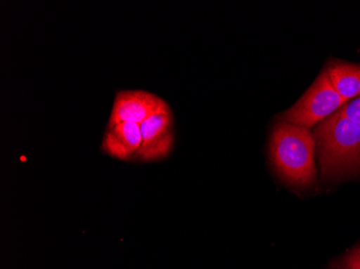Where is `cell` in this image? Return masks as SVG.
<instances>
[{
  "mask_svg": "<svg viewBox=\"0 0 360 269\" xmlns=\"http://www.w3.org/2000/svg\"><path fill=\"white\" fill-rule=\"evenodd\" d=\"M316 143L312 131L290 123H277L270 139V155L275 171L293 187H309L316 180Z\"/></svg>",
  "mask_w": 360,
  "mask_h": 269,
  "instance_id": "1",
  "label": "cell"
},
{
  "mask_svg": "<svg viewBox=\"0 0 360 269\" xmlns=\"http://www.w3.org/2000/svg\"><path fill=\"white\" fill-rule=\"evenodd\" d=\"M323 179L360 171V124L335 112L313 131Z\"/></svg>",
  "mask_w": 360,
  "mask_h": 269,
  "instance_id": "2",
  "label": "cell"
},
{
  "mask_svg": "<svg viewBox=\"0 0 360 269\" xmlns=\"http://www.w3.org/2000/svg\"><path fill=\"white\" fill-rule=\"evenodd\" d=\"M345 104V99L333 88L323 70L298 102L285 111L280 119L309 129L327 120Z\"/></svg>",
  "mask_w": 360,
  "mask_h": 269,
  "instance_id": "3",
  "label": "cell"
},
{
  "mask_svg": "<svg viewBox=\"0 0 360 269\" xmlns=\"http://www.w3.org/2000/svg\"><path fill=\"white\" fill-rule=\"evenodd\" d=\"M157 95L145 91H121L117 94L108 125L133 122L141 125L150 115L169 109Z\"/></svg>",
  "mask_w": 360,
  "mask_h": 269,
  "instance_id": "4",
  "label": "cell"
},
{
  "mask_svg": "<svg viewBox=\"0 0 360 269\" xmlns=\"http://www.w3.org/2000/svg\"><path fill=\"white\" fill-rule=\"evenodd\" d=\"M143 143L137 159L155 161L163 159L171 152L173 145L171 110L160 111L150 115L141 124Z\"/></svg>",
  "mask_w": 360,
  "mask_h": 269,
  "instance_id": "5",
  "label": "cell"
},
{
  "mask_svg": "<svg viewBox=\"0 0 360 269\" xmlns=\"http://www.w3.org/2000/svg\"><path fill=\"white\" fill-rule=\"evenodd\" d=\"M143 143L141 125L122 122L108 125L103 141V150L119 159H137Z\"/></svg>",
  "mask_w": 360,
  "mask_h": 269,
  "instance_id": "6",
  "label": "cell"
},
{
  "mask_svg": "<svg viewBox=\"0 0 360 269\" xmlns=\"http://www.w3.org/2000/svg\"><path fill=\"white\" fill-rule=\"evenodd\" d=\"M325 72L333 88L345 103L360 95V65L333 60L327 65Z\"/></svg>",
  "mask_w": 360,
  "mask_h": 269,
  "instance_id": "7",
  "label": "cell"
},
{
  "mask_svg": "<svg viewBox=\"0 0 360 269\" xmlns=\"http://www.w3.org/2000/svg\"><path fill=\"white\" fill-rule=\"evenodd\" d=\"M337 113L347 117L349 120L353 121V122L360 124V95L345 103L337 111Z\"/></svg>",
  "mask_w": 360,
  "mask_h": 269,
  "instance_id": "8",
  "label": "cell"
},
{
  "mask_svg": "<svg viewBox=\"0 0 360 269\" xmlns=\"http://www.w3.org/2000/svg\"><path fill=\"white\" fill-rule=\"evenodd\" d=\"M345 269H360V246L345 258Z\"/></svg>",
  "mask_w": 360,
  "mask_h": 269,
  "instance_id": "9",
  "label": "cell"
}]
</instances>
